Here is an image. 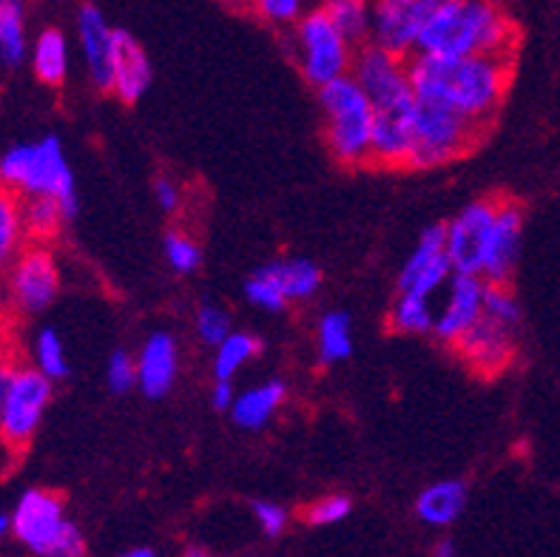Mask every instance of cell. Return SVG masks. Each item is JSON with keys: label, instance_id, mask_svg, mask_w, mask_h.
Returning <instances> with one entry per match:
<instances>
[{"label": "cell", "instance_id": "1", "mask_svg": "<svg viewBox=\"0 0 560 557\" xmlns=\"http://www.w3.org/2000/svg\"><path fill=\"white\" fill-rule=\"evenodd\" d=\"M407 66L416 97L453 108L481 128H490L510 92L512 55H410Z\"/></svg>", "mask_w": 560, "mask_h": 557}, {"label": "cell", "instance_id": "2", "mask_svg": "<svg viewBox=\"0 0 560 557\" xmlns=\"http://www.w3.org/2000/svg\"><path fill=\"white\" fill-rule=\"evenodd\" d=\"M515 23L498 0H439L424 21L416 55H512Z\"/></svg>", "mask_w": 560, "mask_h": 557}, {"label": "cell", "instance_id": "3", "mask_svg": "<svg viewBox=\"0 0 560 557\" xmlns=\"http://www.w3.org/2000/svg\"><path fill=\"white\" fill-rule=\"evenodd\" d=\"M0 183L26 197H51L63 205L66 217H78V183L71 174L69 156L57 135H46L35 142H18L0 154Z\"/></svg>", "mask_w": 560, "mask_h": 557}, {"label": "cell", "instance_id": "4", "mask_svg": "<svg viewBox=\"0 0 560 557\" xmlns=\"http://www.w3.org/2000/svg\"><path fill=\"white\" fill-rule=\"evenodd\" d=\"M316 94H319L316 100H319L325 146L336 163L348 169L370 165L376 112L368 94L362 92V85L355 83L353 74H345L316 89Z\"/></svg>", "mask_w": 560, "mask_h": 557}, {"label": "cell", "instance_id": "5", "mask_svg": "<svg viewBox=\"0 0 560 557\" xmlns=\"http://www.w3.org/2000/svg\"><path fill=\"white\" fill-rule=\"evenodd\" d=\"M9 532L32 557L85 555L83 532L69 521L63 498L51 489H26L9 515Z\"/></svg>", "mask_w": 560, "mask_h": 557}, {"label": "cell", "instance_id": "6", "mask_svg": "<svg viewBox=\"0 0 560 557\" xmlns=\"http://www.w3.org/2000/svg\"><path fill=\"white\" fill-rule=\"evenodd\" d=\"M412 149L407 169H439L476 149L487 128L476 126L453 108L416 97L412 106Z\"/></svg>", "mask_w": 560, "mask_h": 557}, {"label": "cell", "instance_id": "7", "mask_svg": "<svg viewBox=\"0 0 560 557\" xmlns=\"http://www.w3.org/2000/svg\"><path fill=\"white\" fill-rule=\"evenodd\" d=\"M288 49L296 60L299 74L313 89H322L330 80L350 74L355 46L341 35L334 21L322 9H307L291 28H288Z\"/></svg>", "mask_w": 560, "mask_h": 557}, {"label": "cell", "instance_id": "8", "mask_svg": "<svg viewBox=\"0 0 560 557\" xmlns=\"http://www.w3.org/2000/svg\"><path fill=\"white\" fill-rule=\"evenodd\" d=\"M350 74L373 103L376 120L410 117L416 106V92H412L407 57L393 55L376 43H362V49H355Z\"/></svg>", "mask_w": 560, "mask_h": 557}, {"label": "cell", "instance_id": "9", "mask_svg": "<svg viewBox=\"0 0 560 557\" xmlns=\"http://www.w3.org/2000/svg\"><path fill=\"white\" fill-rule=\"evenodd\" d=\"M63 270L55 251L43 242H26L3 270V299L18 316H37L60 297Z\"/></svg>", "mask_w": 560, "mask_h": 557}, {"label": "cell", "instance_id": "10", "mask_svg": "<svg viewBox=\"0 0 560 557\" xmlns=\"http://www.w3.org/2000/svg\"><path fill=\"white\" fill-rule=\"evenodd\" d=\"M322 268L307 256H284L256 268L245 282V299L265 313H282L291 304L311 302L322 290Z\"/></svg>", "mask_w": 560, "mask_h": 557}, {"label": "cell", "instance_id": "11", "mask_svg": "<svg viewBox=\"0 0 560 557\" xmlns=\"http://www.w3.org/2000/svg\"><path fill=\"white\" fill-rule=\"evenodd\" d=\"M51 395H55V381L46 379L32 364H21L7 398L0 402V444L12 452L26 450L40 430Z\"/></svg>", "mask_w": 560, "mask_h": 557}, {"label": "cell", "instance_id": "12", "mask_svg": "<svg viewBox=\"0 0 560 557\" xmlns=\"http://www.w3.org/2000/svg\"><path fill=\"white\" fill-rule=\"evenodd\" d=\"M498 199L501 197L472 199L444 225V247H447L453 274L481 276L483 256H487L490 233L495 225Z\"/></svg>", "mask_w": 560, "mask_h": 557}, {"label": "cell", "instance_id": "13", "mask_svg": "<svg viewBox=\"0 0 560 557\" xmlns=\"http://www.w3.org/2000/svg\"><path fill=\"white\" fill-rule=\"evenodd\" d=\"M450 276H453V265L444 247V225H430L398 270L396 293L433 299L441 288H447Z\"/></svg>", "mask_w": 560, "mask_h": 557}, {"label": "cell", "instance_id": "14", "mask_svg": "<svg viewBox=\"0 0 560 557\" xmlns=\"http://www.w3.org/2000/svg\"><path fill=\"white\" fill-rule=\"evenodd\" d=\"M515 333H518L515 327H506L495 318L481 316L453 347L472 373L492 379V375L504 373L515 361V353H518Z\"/></svg>", "mask_w": 560, "mask_h": 557}, {"label": "cell", "instance_id": "15", "mask_svg": "<svg viewBox=\"0 0 560 557\" xmlns=\"http://www.w3.org/2000/svg\"><path fill=\"white\" fill-rule=\"evenodd\" d=\"M74 32H78V46L83 55L85 71L94 89L112 92L114 51H117V28L106 21L103 9L94 3H83L74 14Z\"/></svg>", "mask_w": 560, "mask_h": 557}, {"label": "cell", "instance_id": "16", "mask_svg": "<svg viewBox=\"0 0 560 557\" xmlns=\"http://www.w3.org/2000/svg\"><path fill=\"white\" fill-rule=\"evenodd\" d=\"M483 279L481 276L453 274L447 282V297L435 311V325L430 336L441 345L453 347L469 327L483 316Z\"/></svg>", "mask_w": 560, "mask_h": 557}, {"label": "cell", "instance_id": "17", "mask_svg": "<svg viewBox=\"0 0 560 557\" xmlns=\"http://www.w3.org/2000/svg\"><path fill=\"white\" fill-rule=\"evenodd\" d=\"M521 242H524V208L515 199H498L495 225L490 233V245L483 256V282H510L512 270L518 265Z\"/></svg>", "mask_w": 560, "mask_h": 557}, {"label": "cell", "instance_id": "18", "mask_svg": "<svg viewBox=\"0 0 560 557\" xmlns=\"http://www.w3.org/2000/svg\"><path fill=\"white\" fill-rule=\"evenodd\" d=\"M435 3L439 0H412L405 7H376L368 43H376L393 55H416L421 28H424V21L430 18Z\"/></svg>", "mask_w": 560, "mask_h": 557}, {"label": "cell", "instance_id": "19", "mask_svg": "<svg viewBox=\"0 0 560 557\" xmlns=\"http://www.w3.org/2000/svg\"><path fill=\"white\" fill-rule=\"evenodd\" d=\"M137 361V387L145 398L160 402L174 390L179 379V345L174 333L154 330L142 341L135 356Z\"/></svg>", "mask_w": 560, "mask_h": 557}, {"label": "cell", "instance_id": "20", "mask_svg": "<svg viewBox=\"0 0 560 557\" xmlns=\"http://www.w3.org/2000/svg\"><path fill=\"white\" fill-rule=\"evenodd\" d=\"M154 69L135 35H128L117 28V51H114V71H112V94L120 103L131 106L151 89Z\"/></svg>", "mask_w": 560, "mask_h": 557}, {"label": "cell", "instance_id": "21", "mask_svg": "<svg viewBox=\"0 0 560 557\" xmlns=\"http://www.w3.org/2000/svg\"><path fill=\"white\" fill-rule=\"evenodd\" d=\"M284 402H288V384L279 379H268L262 384H254V387L236 393L228 413L240 430L259 432L277 418Z\"/></svg>", "mask_w": 560, "mask_h": 557}, {"label": "cell", "instance_id": "22", "mask_svg": "<svg viewBox=\"0 0 560 557\" xmlns=\"http://www.w3.org/2000/svg\"><path fill=\"white\" fill-rule=\"evenodd\" d=\"M28 63L35 78L49 89H60L69 80L71 46L60 26H43L28 43Z\"/></svg>", "mask_w": 560, "mask_h": 557}, {"label": "cell", "instance_id": "23", "mask_svg": "<svg viewBox=\"0 0 560 557\" xmlns=\"http://www.w3.org/2000/svg\"><path fill=\"white\" fill-rule=\"evenodd\" d=\"M469 489L464 480L444 478L435 480L430 487H424L416 498V515L421 523L433 526V530H447L453 526L462 512L467 509Z\"/></svg>", "mask_w": 560, "mask_h": 557}, {"label": "cell", "instance_id": "24", "mask_svg": "<svg viewBox=\"0 0 560 557\" xmlns=\"http://www.w3.org/2000/svg\"><path fill=\"white\" fill-rule=\"evenodd\" d=\"M353 356V322L345 311H327L316 325V359L322 368H336Z\"/></svg>", "mask_w": 560, "mask_h": 557}, {"label": "cell", "instance_id": "25", "mask_svg": "<svg viewBox=\"0 0 560 557\" xmlns=\"http://www.w3.org/2000/svg\"><path fill=\"white\" fill-rule=\"evenodd\" d=\"M26 0H0V63L14 69L28 57Z\"/></svg>", "mask_w": 560, "mask_h": 557}, {"label": "cell", "instance_id": "26", "mask_svg": "<svg viewBox=\"0 0 560 557\" xmlns=\"http://www.w3.org/2000/svg\"><path fill=\"white\" fill-rule=\"evenodd\" d=\"M259 353H262V339H256L248 330H231L220 345L213 347V379L234 381Z\"/></svg>", "mask_w": 560, "mask_h": 557}, {"label": "cell", "instance_id": "27", "mask_svg": "<svg viewBox=\"0 0 560 557\" xmlns=\"http://www.w3.org/2000/svg\"><path fill=\"white\" fill-rule=\"evenodd\" d=\"M21 213H23V231H26V240L43 242V245H49L57 233L63 231L66 222H71V219L66 217L63 205L51 197L21 199Z\"/></svg>", "mask_w": 560, "mask_h": 557}, {"label": "cell", "instance_id": "28", "mask_svg": "<svg viewBox=\"0 0 560 557\" xmlns=\"http://www.w3.org/2000/svg\"><path fill=\"white\" fill-rule=\"evenodd\" d=\"M319 9L353 46H362L370 40L373 12H376L373 0H322Z\"/></svg>", "mask_w": 560, "mask_h": 557}, {"label": "cell", "instance_id": "29", "mask_svg": "<svg viewBox=\"0 0 560 557\" xmlns=\"http://www.w3.org/2000/svg\"><path fill=\"white\" fill-rule=\"evenodd\" d=\"M26 231H23L21 197L9 185L0 183V274L9 268V262L26 247Z\"/></svg>", "mask_w": 560, "mask_h": 557}, {"label": "cell", "instance_id": "30", "mask_svg": "<svg viewBox=\"0 0 560 557\" xmlns=\"http://www.w3.org/2000/svg\"><path fill=\"white\" fill-rule=\"evenodd\" d=\"M435 325L433 299L405 297L396 293V302L390 307V327L405 336H430Z\"/></svg>", "mask_w": 560, "mask_h": 557}, {"label": "cell", "instance_id": "31", "mask_svg": "<svg viewBox=\"0 0 560 557\" xmlns=\"http://www.w3.org/2000/svg\"><path fill=\"white\" fill-rule=\"evenodd\" d=\"M32 368L40 370L46 379L63 381L69 370V353L55 327H40L32 339Z\"/></svg>", "mask_w": 560, "mask_h": 557}, {"label": "cell", "instance_id": "32", "mask_svg": "<svg viewBox=\"0 0 560 557\" xmlns=\"http://www.w3.org/2000/svg\"><path fill=\"white\" fill-rule=\"evenodd\" d=\"M163 256L168 262V268L179 276H188L202 265V251H199L197 240L185 231H168L163 240Z\"/></svg>", "mask_w": 560, "mask_h": 557}, {"label": "cell", "instance_id": "33", "mask_svg": "<svg viewBox=\"0 0 560 557\" xmlns=\"http://www.w3.org/2000/svg\"><path fill=\"white\" fill-rule=\"evenodd\" d=\"M483 316L495 318L501 325L506 327H521V302L515 299V293L510 290V285H498V282H487L483 285Z\"/></svg>", "mask_w": 560, "mask_h": 557}, {"label": "cell", "instance_id": "34", "mask_svg": "<svg viewBox=\"0 0 560 557\" xmlns=\"http://www.w3.org/2000/svg\"><path fill=\"white\" fill-rule=\"evenodd\" d=\"M245 7L268 26L291 28L307 12V0H245Z\"/></svg>", "mask_w": 560, "mask_h": 557}, {"label": "cell", "instance_id": "35", "mask_svg": "<svg viewBox=\"0 0 560 557\" xmlns=\"http://www.w3.org/2000/svg\"><path fill=\"white\" fill-rule=\"evenodd\" d=\"M194 327H197L199 341L208 347H217L225 339L228 333L234 330V327H231V313L213 302L199 304L197 316H194Z\"/></svg>", "mask_w": 560, "mask_h": 557}, {"label": "cell", "instance_id": "36", "mask_svg": "<svg viewBox=\"0 0 560 557\" xmlns=\"http://www.w3.org/2000/svg\"><path fill=\"white\" fill-rule=\"evenodd\" d=\"M350 509H353V501H350L348 495H322V498H316V501L305 509V521L311 523V526H334V523H341L350 515Z\"/></svg>", "mask_w": 560, "mask_h": 557}, {"label": "cell", "instance_id": "37", "mask_svg": "<svg viewBox=\"0 0 560 557\" xmlns=\"http://www.w3.org/2000/svg\"><path fill=\"white\" fill-rule=\"evenodd\" d=\"M106 384L114 395H126L137 387V361L126 350H114L106 364Z\"/></svg>", "mask_w": 560, "mask_h": 557}, {"label": "cell", "instance_id": "38", "mask_svg": "<svg viewBox=\"0 0 560 557\" xmlns=\"http://www.w3.org/2000/svg\"><path fill=\"white\" fill-rule=\"evenodd\" d=\"M250 512H254L256 523H259V530L265 532L268 537H279L284 530H288V509L277 501H254L250 503Z\"/></svg>", "mask_w": 560, "mask_h": 557}, {"label": "cell", "instance_id": "39", "mask_svg": "<svg viewBox=\"0 0 560 557\" xmlns=\"http://www.w3.org/2000/svg\"><path fill=\"white\" fill-rule=\"evenodd\" d=\"M154 199L163 213H177L183 208V188L174 177L163 174L154 179Z\"/></svg>", "mask_w": 560, "mask_h": 557}, {"label": "cell", "instance_id": "40", "mask_svg": "<svg viewBox=\"0 0 560 557\" xmlns=\"http://www.w3.org/2000/svg\"><path fill=\"white\" fill-rule=\"evenodd\" d=\"M236 393H234V381H220L213 379V387H211V407L220 409V413H228L231 404H234Z\"/></svg>", "mask_w": 560, "mask_h": 557}, {"label": "cell", "instance_id": "41", "mask_svg": "<svg viewBox=\"0 0 560 557\" xmlns=\"http://www.w3.org/2000/svg\"><path fill=\"white\" fill-rule=\"evenodd\" d=\"M18 368H21V361L14 359V356H9L7 350H0V402L7 398L9 387H12V379L14 373H18Z\"/></svg>", "mask_w": 560, "mask_h": 557}, {"label": "cell", "instance_id": "42", "mask_svg": "<svg viewBox=\"0 0 560 557\" xmlns=\"http://www.w3.org/2000/svg\"><path fill=\"white\" fill-rule=\"evenodd\" d=\"M433 557H455V544L450 537H441L433 546Z\"/></svg>", "mask_w": 560, "mask_h": 557}, {"label": "cell", "instance_id": "43", "mask_svg": "<svg viewBox=\"0 0 560 557\" xmlns=\"http://www.w3.org/2000/svg\"><path fill=\"white\" fill-rule=\"evenodd\" d=\"M120 557H156V552L151 546H135V549H126Z\"/></svg>", "mask_w": 560, "mask_h": 557}, {"label": "cell", "instance_id": "44", "mask_svg": "<svg viewBox=\"0 0 560 557\" xmlns=\"http://www.w3.org/2000/svg\"><path fill=\"white\" fill-rule=\"evenodd\" d=\"M183 557H211V552L206 549V546H199V544H191V546H185Z\"/></svg>", "mask_w": 560, "mask_h": 557}, {"label": "cell", "instance_id": "45", "mask_svg": "<svg viewBox=\"0 0 560 557\" xmlns=\"http://www.w3.org/2000/svg\"><path fill=\"white\" fill-rule=\"evenodd\" d=\"M405 3H412V0H376V7H405Z\"/></svg>", "mask_w": 560, "mask_h": 557}, {"label": "cell", "instance_id": "46", "mask_svg": "<svg viewBox=\"0 0 560 557\" xmlns=\"http://www.w3.org/2000/svg\"><path fill=\"white\" fill-rule=\"evenodd\" d=\"M7 532H9V515H0V541H3Z\"/></svg>", "mask_w": 560, "mask_h": 557}, {"label": "cell", "instance_id": "47", "mask_svg": "<svg viewBox=\"0 0 560 557\" xmlns=\"http://www.w3.org/2000/svg\"><path fill=\"white\" fill-rule=\"evenodd\" d=\"M222 3H228V7H245V0H222Z\"/></svg>", "mask_w": 560, "mask_h": 557}]
</instances>
